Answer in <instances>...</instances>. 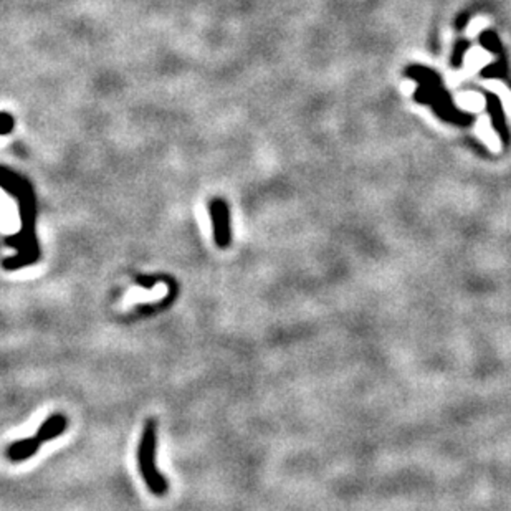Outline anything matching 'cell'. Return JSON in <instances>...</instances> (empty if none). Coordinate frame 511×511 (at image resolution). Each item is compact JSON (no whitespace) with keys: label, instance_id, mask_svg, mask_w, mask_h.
Returning <instances> with one entry per match:
<instances>
[{"label":"cell","instance_id":"6da1fadb","mask_svg":"<svg viewBox=\"0 0 511 511\" xmlns=\"http://www.w3.org/2000/svg\"><path fill=\"white\" fill-rule=\"evenodd\" d=\"M156 453H157V422L154 419H149L144 425L141 440L138 447V467L141 471V477L146 482L147 488L154 495H164L168 492V482L161 475L159 469L156 465Z\"/></svg>","mask_w":511,"mask_h":511},{"label":"cell","instance_id":"7a4b0ae2","mask_svg":"<svg viewBox=\"0 0 511 511\" xmlns=\"http://www.w3.org/2000/svg\"><path fill=\"white\" fill-rule=\"evenodd\" d=\"M212 217V227H213V240H216L217 247L227 248L232 242V232H230V212L229 205L225 200L213 199L211 205H209Z\"/></svg>","mask_w":511,"mask_h":511},{"label":"cell","instance_id":"3957f363","mask_svg":"<svg viewBox=\"0 0 511 511\" xmlns=\"http://www.w3.org/2000/svg\"><path fill=\"white\" fill-rule=\"evenodd\" d=\"M42 442L37 437H30V439H22L17 440L12 445H8L6 455L10 462H24L29 460L30 457H33L38 452Z\"/></svg>","mask_w":511,"mask_h":511},{"label":"cell","instance_id":"277c9868","mask_svg":"<svg viewBox=\"0 0 511 511\" xmlns=\"http://www.w3.org/2000/svg\"><path fill=\"white\" fill-rule=\"evenodd\" d=\"M485 99H487V108L490 113V121L493 129L500 136L501 141H506V124H505V113L503 106H501L500 98L495 93H485Z\"/></svg>","mask_w":511,"mask_h":511},{"label":"cell","instance_id":"5b68a950","mask_svg":"<svg viewBox=\"0 0 511 511\" xmlns=\"http://www.w3.org/2000/svg\"><path fill=\"white\" fill-rule=\"evenodd\" d=\"M67 423H68L67 417L62 416V414H55V416L48 417L47 421L42 423L35 437H37L42 444L48 442V440H54L60 434H63V430L67 429Z\"/></svg>","mask_w":511,"mask_h":511},{"label":"cell","instance_id":"8992f818","mask_svg":"<svg viewBox=\"0 0 511 511\" xmlns=\"http://www.w3.org/2000/svg\"><path fill=\"white\" fill-rule=\"evenodd\" d=\"M470 50V43L467 40H458L457 45H455V50H453L452 54V67L458 70L462 68V65H464V58H465V54L467 51Z\"/></svg>","mask_w":511,"mask_h":511},{"label":"cell","instance_id":"52a82bcc","mask_svg":"<svg viewBox=\"0 0 511 511\" xmlns=\"http://www.w3.org/2000/svg\"><path fill=\"white\" fill-rule=\"evenodd\" d=\"M480 43H482V47L487 48V50L493 51V54H498V51H500V43H498L496 35L493 32H483L480 35Z\"/></svg>","mask_w":511,"mask_h":511},{"label":"cell","instance_id":"ba28073f","mask_svg":"<svg viewBox=\"0 0 511 511\" xmlns=\"http://www.w3.org/2000/svg\"><path fill=\"white\" fill-rule=\"evenodd\" d=\"M10 126H12L10 117L6 116V115L0 116V131H7V129H10Z\"/></svg>","mask_w":511,"mask_h":511}]
</instances>
